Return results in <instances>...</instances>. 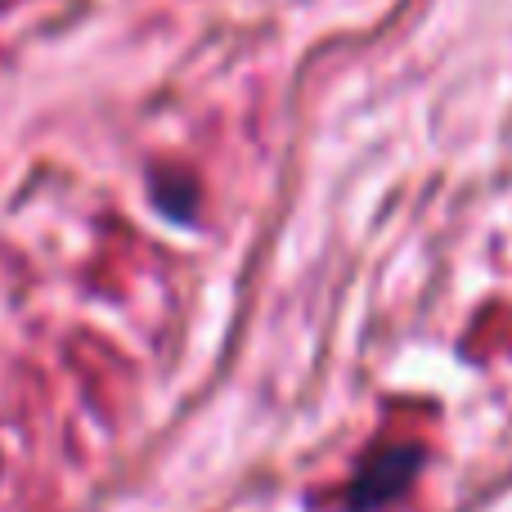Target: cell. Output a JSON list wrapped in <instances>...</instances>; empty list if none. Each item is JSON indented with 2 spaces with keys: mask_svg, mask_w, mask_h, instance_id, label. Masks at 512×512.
<instances>
[{
  "mask_svg": "<svg viewBox=\"0 0 512 512\" xmlns=\"http://www.w3.org/2000/svg\"><path fill=\"white\" fill-rule=\"evenodd\" d=\"M418 468V454L414 450H382L364 463V472L355 477V490H351V504L355 508H378L387 499H396L405 490V481L414 477Z\"/></svg>",
  "mask_w": 512,
  "mask_h": 512,
  "instance_id": "cell-1",
  "label": "cell"
}]
</instances>
